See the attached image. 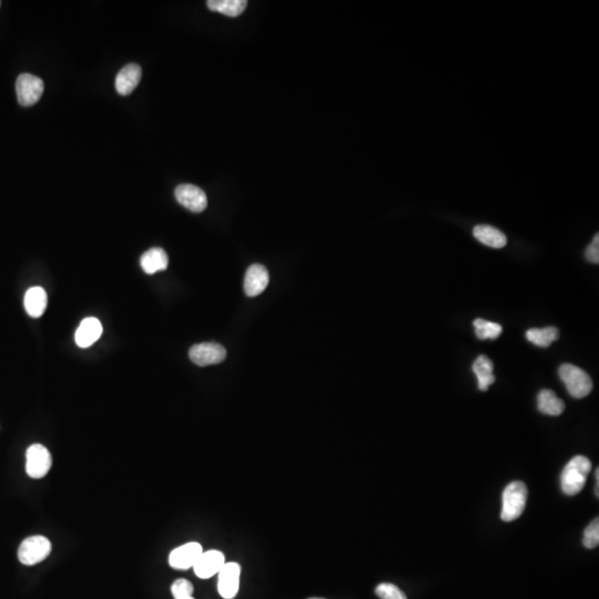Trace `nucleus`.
<instances>
[{
	"instance_id": "obj_1",
	"label": "nucleus",
	"mask_w": 599,
	"mask_h": 599,
	"mask_svg": "<svg viewBox=\"0 0 599 599\" xmlns=\"http://www.w3.org/2000/svg\"><path fill=\"white\" fill-rule=\"evenodd\" d=\"M592 470V463L585 456H575L569 460L561 473V491L568 496L578 494L586 484L587 476Z\"/></svg>"
},
{
	"instance_id": "obj_2",
	"label": "nucleus",
	"mask_w": 599,
	"mask_h": 599,
	"mask_svg": "<svg viewBox=\"0 0 599 599\" xmlns=\"http://www.w3.org/2000/svg\"><path fill=\"white\" fill-rule=\"evenodd\" d=\"M526 500L527 487L523 482L516 480L506 486L503 492L501 519L504 522H512L519 519L525 509Z\"/></svg>"
},
{
	"instance_id": "obj_3",
	"label": "nucleus",
	"mask_w": 599,
	"mask_h": 599,
	"mask_svg": "<svg viewBox=\"0 0 599 599\" xmlns=\"http://www.w3.org/2000/svg\"><path fill=\"white\" fill-rule=\"evenodd\" d=\"M559 377L566 385L567 391L575 399H583L592 392L593 381L584 369L576 365H561L558 369Z\"/></svg>"
},
{
	"instance_id": "obj_4",
	"label": "nucleus",
	"mask_w": 599,
	"mask_h": 599,
	"mask_svg": "<svg viewBox=\"0 0 599 599\" xmlns=\"http://www.w3.org/2000/svg\"><path fill=\"white\" fill-rule=\"evenodd\" d=\"M51 553V543L45 536L26 539L18 549V559L26 566H33L45 561Z\"/></svg>"
},
{
	"instance_id": "obj_5",
	"label": "nucleus",
	"mask_w": 599,
	"mask_h": 599,
	"mask_svg": "<svg viewBox=\"0 0 599 599\" xmlns=\"http://www.w3.org/2000/svg\"><path fill=\"white\" fill-rule=\"evenodd\" d=\"M43 79L31 74H23L16 81L18 102L23 107H31L41 100L43 94Z\"/></svg>"
},
{
	"instance_id": "obj_6",
	"label": "nucleus",
	"mask_w": 599,
	"mask_h": 599,
	"mask_svg": "<svg viewBox=\"0 0 599 599\" xmlns=\"http://www.w3.org/2000/svg\"><path fill=\"white\" fill-rule=\"evenodd\" d=\"M53 464L50 452L41 444H33L26 453V472L31 478L45 477Z\"/></svg>"
},
{
	"instance_id": "obj_7",
	"label": "nucleus",
	"mask_w": 599,
	"mask_h": 599,
	"mask_svg": "<svg viewBox=\"0 0 599 599\" xmlns=\"http://www.w3.org/2000/svg\"><path fill=\"white\" fill-rule=\"evenodd\" d=\"M189 357L199 367L219 365L227 357V350L219 343H200L190 349Z\"/></svg>"
},
{
	"instance_id": "obj_8",
	"label": "nucleus",
	"mask_w": 599,
	"mask_h": 599,
	"mask_svg": "<svg viewBox=\"0 0 599 599\" xmlns=\"http://www.w3.org/2000/svg\"><path fill=\"white\" fill-rule=\"evenodd\" d=\"M175 195L178 203L191 212H203L207 207V195L197 185H180L176 189Z\"/></svg>"
},
{
	"instance_id": "obj_9",
	"label": "nucleus",
	"mask_w": 599,
	"mask_h": 599,
	"mask_svg": "<svg viewBox=\"0 0 599 599\" xmlns=\"http://www.w3.org/2000/svg\"><path fill=\"white\" fill-rule=\"evenodd\" d=\"M240 565L237 563H225L219 571L217 590L225 599H233L239 592L240 586Z\"/></svg>"
},
{
	"instance_id": "obj_10",
	"label": "nucleus",
	"mask_w": 599,
	"mask_h": 599,
	"mask_svg": "<svg viewBox=\"0 0 599 599\" xmlns=\"http://www.w3.org/2000/svg\"><path fill=\"white\" fill-rule=\"evenodd\" d=\"M203 553V546L199 543H188L183 546L177 547L170 553L169 564L172 568L185 571L195 566L201 554Z\"/></svg>"
},
{
	"instance_id": "obj_11",
	"label": "nucleus",
	"mask_w": 599,
	"mask_h": 599,
	"mask_svg": "<svg viewBox=\"0 0 599 599\" xmlns=\"http://www.w3.org/2000/svg\"><path fill=\"white\" fill-rule=\"evenodd\" d=\"M225 564V557L220 551H203L198 559L193 569L199 578L207 579L219 574Z\"/></svg>"
},
{
	"instance_id": "obj_12",
	"label": "nucleus",
	"mask_w": 599,
	"mask_h": 599,
	"mask_svg": "<svg viewBox=\"0 0 599 599\" xmlns=\"http://www.w3.org/2000/svg\"><path fill=\"white\" fill-rule=\"evenodd\" d=\"M269 280H270V276L266 266L257 264V263L252 264L247 271L246 278H244V292L250 298H254L266 290Z\"/></svg>"
},
{
	"instance_id": "obj_13",
	"label": "nucleus",
	"mask_w": 599,
	"mask_h": 599,
	"mask_svg": "<svg viewBox=\"0 0 599 599\" xmlns=\"http://www.w3.org/2000/svg\"><path fill=\"white\" fill-rule=\"evenodd\" d=\"M141 67L136 63H129L124 66L119 74L117 75L116 89L118 94L122 96H128L131 94L134 89L137 88L141 80Z\"/></svg>"
},
{
	"instance_id": "obj_14",
	"label": "nucleus",
	"mask_w": 599,
	"mask_h": 599,
	"mask_svg": "<svg viewBox=\"0 0 599 599\" xmlns=\"http://www.w3.org/2000/svg\"><path fill=\"white\" fill-rule=\"evenodd\" d=\"M102 323L96 318L82 320L75 334L77 345L79 347H90L102 337Z\"/></svg>"
},
{
	"instance_id": "obj_15",
	"label": "nucleus",
	"mask_w": 599,
	"mask_h": 599,
	"mask_svg": "<svg viewBox=\"0 0 599 599\" xmlns=\"http://www.w3.org/2000/svg\"><path fill=\"white\" fill-rule=\"evenodd\" d=\"M167 253L161 248H152L142 254L140 259L142 270L147 274H154L168 268Z\"/></svg>"
},
{
	"instance_id": "obj_16",
	"label": "nucleus",
	"mask_w": 599,
	"mask_h": 599,
	"mask_svg": "<svg viewBox=\"0 0 599 599\" xmlns=\"http://www.w3.org/2000/svg\"><path fill=\"white\" fill-rule=\"evenodd\" d=\"M473 234L476 240L490 248L502 249L507 244L506 235L491 225H476Z\"/></svg>"
},
{
	"instance_id": "obj_17",
	"label": "nucleus",
	"mask_w": 599,
	"mask_h": 599,
	"mask_svg": "<svg viewBox=\"0 0 599 599\" xmlns=\"http://www.w3.org/2000/svg\"><path fill=\"white\" fill-rule=\"evenodd\" d=\"M48 298L41 286L29 288L25 296V308L27 313L33 318H41L46 311Z\"/></svg>"
},
{
	"instance_id": "obj_18",
	"label": "nucleus",
	"mask_w": 599,
	"mask_h": 599,
	"mask_svg": "<svg viewBox=\"0 0 599 599\" xmlns=\"http://www.w3.org/2000/svg\"><path fill=\"white\" fill-rule=\"evenodd\" d=\"M472 369H473L474 374L477 377L478 389L485 392L488 387L495 382L493 362L486 355H480L474 362Z\"/></svg>"
},
{
	"instance_id": "obj_19",
	"label": "nucleus",
	"mask_w": 599,
	"mask_h": 599,
	"mask_svg": "<svg viewBox=\"0 0 599 599\" xmlns=\"http://www.w3.org/2000/svg\"><path fill=\"white\" fill-rule=\"evenodd\" d=\"M537 407L543 414L558 416L564 412L565 403L551 389H541L537 396Z\"/></svg>"
},
{
	"instance_id": "obj_20",
	"label": "nucleus",
	"mask_w": 599,
	"mask_h": 599,
	"mask_svg": "<svg viewBox=\"0 0 599 599\" xmlns=\"http://www.w3.org/2000/svg\"><path fill=\"white\" fill-rule=\"evenodd\" d=\"M207 8L215 13L229 17H238L246 11L248 1L246 0H209Z\"/></svg>"
},
{
	"instance_id": "obj_21",
	"label": "nucleus",
	"mask_w": 599,
	"mask_h": 599,
	"mask_svg": "<svg viewBox=\"0 0 599 599\" xmlns=\"http://www.w3.org/2000/svg\"><path fill=\"white\" fill-rule=\"evenodd\" d=\"M558 338L559 331L555 326H547L544 329L534 328L526 332V339L539 347H551V344L558 340Z\"/></svg>"
},
{
	"instance_id": "obj_22",
	"label": "nucleus",
	"mask_w": 599,
	"mask_h": 599,
	"mask_svg": "<svg viewBox=\"0 0 599 599\" xmlns=\"http://www.w3.org/2000/svg\"><path fill=\"white\" fill-rule=\"evenodd\" d=\"M473 325L476 337L480 340H496L501 337L503 332V328L500 324L484 319L474 320Z\"/></svg>"
},
{
	"instance_id": "obj_23",
	"label": "nucleus",
	"mask_w": 599,
	"mask_h": 599,
	"mask_svg": "<svg viewBox=\"0 0 599 599\" xmlns=\"http://www.w3.org/2000/svg\"><path fill=\"white\" fill-rule=\"evenodd\" d=\"M193 585L187 579H177L171 586V593L175 599H195L193 598Z\"/></svg>"
},
{
	"instance_id": "obj_24",
	"label": "nucleus",
	"mask_w": 599,
	"mask_h": 599,
	"mask_svg": "<svg viewBox=\"0 0 599 599\" xmlns=\"http://www.w3.org/2000/svg\"><path fill=\"white\" fill-rule=\"evenodd\" d=\"M584 546L588 549H595L598 546L599 544V519L598 517L594 519L592 523L589 524L588 527L585 529L584 539H583Z\"/></svg>"
},
{
	"instance_id": "obj_25",
	"label": "nucleus",
	"mask_w": 599,
	"mask_h": 599,
	"mask_svg": "<svg viewBox=\"0 0 599 599\" xmlns=\"http://www.w3.org/2000/svg\"><path fill=\"white\" fill-rule=\"evenodd\" d=\"M375 593L381 599H407L406 595L399 587L389 583L379 584Z\"/></svg>"
},
{
	"instance_id": "obj_26",
	"label": "nucleus",
	"mask_w": 599,
	"mask_h": 599,
	"mask_svg": "<svg viewBox=\"0 0 599 599\" xmlns=\"http://www.w3.org/2000/svg\"><path fill=\"white\" fill-rule=\"evenodd\" d=\"M585 257L589 262L598 264L599 263V235L596 234L593 239L592 243L586 249Z\"/></svg>"
},
{
	"instance_id": "obj_27",
	"label": "nucleus",
	"mask_w": 599,
	"mask_h": 599,
	"mask_svg": "<svg viewBox=\"0 0 599 599\" xmlns=\"http://www.w3.org/2000/svg\"><path fill=\"white\" fill-rule=\"evenodd\" d=\"M310 599H324V598H310Z\"/></svg>"
},
{
	"instance_id": "obj_28",
	"label": "nucleus",
	"mask_w": 599,
	"mask_h": 599,
	"mask_svg": "<svg viewBox=\"0 0 599 599\" xmlns=\"http://www.w3.org/2000/svg\"><path fill=\"white\" fill-rule=\"evenodd\" d=\"M0 5H1V3H0Z\"/></svg>"
}]
</instances>
